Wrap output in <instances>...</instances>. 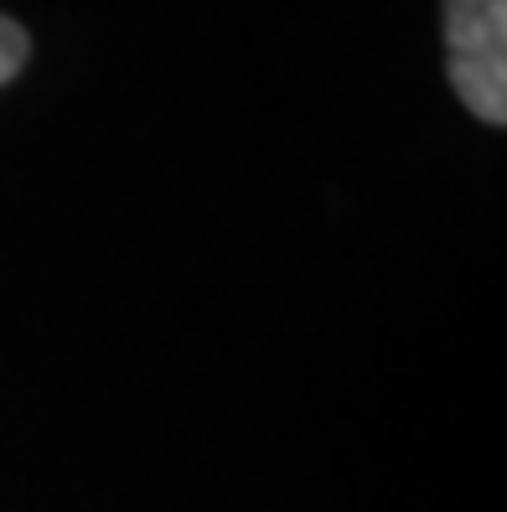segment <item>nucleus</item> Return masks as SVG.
I'll list each match as a JSON object with an SVG mask.
<instances>
[{
	"label": "nucleus",
	"instance_id": "nucleus-1",
	"mask_svg": "<svg viewBox=\"0 0 507 512\" xmlns=\"http://www.w3.org/2000/svg\"><path fill=\"white\" fill-rule=\"evenodd\" d=\"M445 68L461 104L502 125L507 119V0H445Z\"/></svg>",
	"mask_w": 507,
	"mask_h": 512
},
{
	"label": "nucleus",
	"instance_id": "nucleus-2",
	"mask_svg": "<svg viewBox=\"0 0 507 512\" xmlns=\"http://www.w3.org/2000/svg\"><path fill=\"white\" fill-rule=\"evenodd\" d=\"M26 57H32V37L11 16H0V83H11L26 68Z\"/></svg>",
	"mask_w": 507,
	"mask_h": 512
}]
</instances>
